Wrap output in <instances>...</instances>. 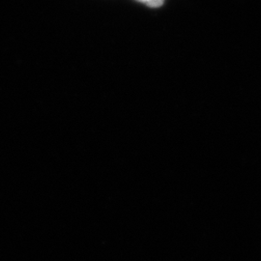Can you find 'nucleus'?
Instances as JSON below:
<instances>
[{
  "label": "nucleus",
  "instance_id": "f257e3e1",
  "mask_svg": "<svg viewBox=\"0 0 261 261\" xmlns=\"http://www.w3.org/2000/svg\"><path fill=\"white\" fill-rule=\"evenodd\" d=\"M141 3H144L145 5L149 6L151 8H158L162 6L165 2V0H138Z\"/></svg>",
  "mask_w": 261,
  "mask_h": 261
}]
</instances>
